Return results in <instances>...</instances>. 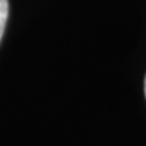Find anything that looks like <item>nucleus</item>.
<instances>
[{"label": "nucleus", "instance_id": "f257e3e1", "mask_svg": "<svg viewBox=\"0 0 146 146\" xmlns=\"http://www.w3.org/2000/svg\"><path fill=\"white\" fill-rule=\"evenodd\" d=\"M8 17H9V2L8 0H0V40L3 37Z\"/></svg>", "mask_w": 146, "mask_h": 146}, {"label": "nucleus", "instance_id": "f03ea898", "mask_svg": "<svg viewBox=\"0 0 146 146\" xmlns=\"http://www.w3.org/2000/svg\"><path fill=\"white\" fill-rule=\"evenodd\" d=\"M145 96H146V78H145Z\"/></svg>", "mask_w": 146, "mask_h": 146}]
</instances>
